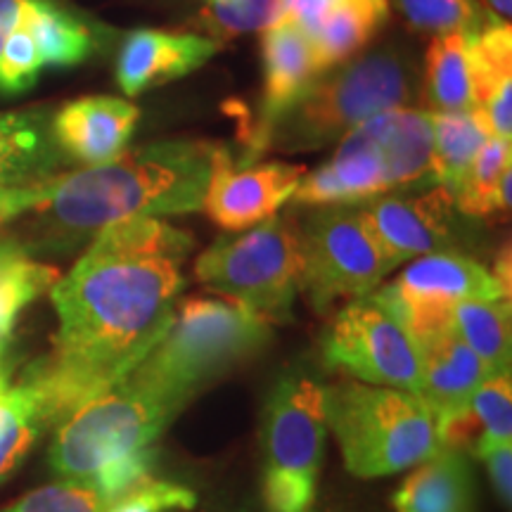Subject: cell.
<instances>
[{
  "label": "cell",
  "instance_id": "6da1fadb",
  "mask_svg": "<svg viewBox=\"0 0 512 512\" xmlns=\"http://www.w3.org/2000/svg\"><path fill=\"white\" fill-rule=\"evenodd\" d=\"M192 249L188 230L140 216L98 230L72 271L60 275L50 290L53 351L24 380L41 396L50 425L124 380L162 342Z\"/></svg>",
  "mask_w": 512,
  "mask_h": 512
},
{
  "label": "cell",
  "instance_id": "7a4b0ae2",
  "mask_svg": "<svg viewBox=\"0 0 512 512\" xmlns=\"http://www.w3.org/2000/svg\"><path fill=\"white\" fill-rule=\"evenodd\" d=\"M216 147L211 140L176 138L126 150L114 162L57 176L53 197L38 211L76 235L140 216L192 214L202 209Z\"/></svg>",
  "mask_w": 512,
  "mask_h": 512
},
{
  "label": "cell",
  "instance_id": "3957f363",
  "mask_svg": "<svg viewBox=\"0 0 512 512\" xmlns=\"http://www.w3.org/2000/svg\"><path fill=\"white\" fill-rule=\"evenodd\" d=\"M328 72L273 119L249 164L271 150L309 152L339 143L366 119L408 105L415 95V62L399 46L356 55Z\"/></svg>",
  "mask_w": 512,
  "mask_h": 512
},
{
  "label": "cell",
  "instance_id": "277c9868",
  "mask_svg": "<svg viewBox=\"0 0 512 512\" xmlns=\"http://www.w3.org/2000/svg\"><path fill=\"white\" fill-rule=\"evenodd\" d=\"M271 323L223 299L188 297L176 304L174 323L133 375L176 415L197 392L271 342Z\"/></svg>",
  "mask_w": 512,
  "mask_h": 512
},
{
  "label": "cell",
  "instance_id": "5b68a950",
  "mask_svg": "<svg viewBox=\"0 0 512 512\" xmlns=\"http://www.w3.org/2000/svg\"><path fill=\"white\" fill-rule=\"evenodd\" d=\"M430 157V114L408 105L394 107L339 140L328 162L304 174L290 202L297 207L368 202L432 181Z\"/></svg>",
  "mask_w": 512,
  "mask_h": 512
},
{
  "label": "cell",
  "instance_id": "8992f818",
  "mask_svg": "<svg viewBox=\"0 0 512 512\" xmlns=\"http://www.w3.org/2000/svg\"><path fill=\"white\" fill-rule=\"evenodd\" d=\"M325 420L354 477L411 470L439 451L437 415L418 394L342 380L325 387Z\"/></svg>",
  "mask_w": 512,
  "mask_h": 512
},
{
  "label": "cell",
  "instance_id": "52a82bcc",
  "mask_svg": "<svg viewBox=\"0 0 512 512\" xmlns=\"http://www.w3.org/2000/svg\"><path fill=\"white\" fill-rule=\"evenodd\" d=\"M302 273L299 226L290 214H275L235 238H221L195 261L197 280L207 290L271 325L292 318Z\"/></svg>",
  "mask_w": 512,
  "mask_h": 512
},
{
  "label": "cell",
  "instance_id": "ba28073f",
  "mask_svg": "<svg viewBox=\"0 0 512 512\" xmlns=\"http://www.w3.org/2000/svg\"><path fill=\"white\" fill-rule=\"evenodd\" d=\"M176 413L133 375L57 422L48 460L60 479L93 482L105 467L155 446Z\"/></svg>",
  "mask_w": 512,
  "mask_h": 512
},
{
  "label": "cell",
  "instance_id": "9c48e42d",
  "mask_svg": "<svg viewBox=\"0 0 512 512\" xmlns=\"http://www.w3.org/2000/svg\"><path fill=\"white\" fill-rule=\"evenodd\" d=\"M325 387L311 377L278 382L264 413V505L311 512L325 456Z\"/></svg>",
  "mask_w": 512,
  "mask_h": 512
},
{
  "label": "cell",
  "instance_id": "30bf717a",
  "mask_svg": "<svg viewBox=\"0 0 512 512\" xmlns=\"http://www.w3.org/2000/svg\"><path fill=\"white\" fill-rule=\"evenodd\" d=\"M302 292L318 313H330L337 299H358L375 292L387 261L361 219L358 204L316 207L299 226Z\"/></svg>",
  "mask_w": 512,
  "mask_h": 512
},
{
  "label": "cell",
  "instance_id": "8fae6325",
  "mask_svg": "<svg viewBox=\"0 0 512 512\" xmlns=\"http://www.w3.org/2000/svg\"><path fill=\"white\" fill-rule=\"evenodd\" d=\"M323 358L351 380L420 392V349L399 318L373 292L351 299L332 318L323 337Z\"/></svg>",
  "mask_w": 512,
  "mask_h": 512
},
{
  "label": "cell",
  "instance_id": "7c38bea8",
  "mask_svg": "<svg viewBox=\"0 0 512 512\" xmlns=\"http://www.w3.org/2000/svg\"><path fill=\"white\" fill-rule=\"evenodd\" d=\"M399 318L408 335L420 339L453 328V309L465 299H510L489 268L456 249L418 256L394 283L373 292Z\"/></svg>",
  "mask_w": 512,
  "mask_h": 512
},
{
  "label": "cell",
  "instance_id": "4fadbf2b",
  "mask_svg": "<svg viewBox=\"0 0 512 512\" xmlns=\"http://www.w3.org/2000/svg\"><path fill=\"white\" fill-rule=\"evenodd\" d=\"M358 211L389 271L418 256L453 249L456 242L460 211L453 192L439 183H430V190L387 192L361 202Z\"/></svg>",
  "mask_w": 512,
  "mask_h": 512
},
{
  "label": "cell",
  "instance_id": "5bb4252c",
  "mask_svg": "<svg viewBox=\"0 0 512 512\" xmlns=\"http://www.w3.org/2000/svg\"><path fill=\"white\" fill-rule=\"evenodd\" d=\"M304 174L306 166L287 162L238 166L230 150L219 145L211 157L202 209L216 226L242 233L278 214L292 200Z\"/></svg>",
  "mask_w": 512,
  "mask_h": 512
},
{
  "label": "cell",
  "instance_id": "9a60e30c",
  "mask_svg": "<svg viewBox=\"0 0 512 512\" xmlns=\"http://www.w3.org/2000/svg\"><path fill=\"white\" fill-rule=\"evenodd\" d=\"M261 55H264V100H261L259 117L245 131V155L238 166H249L256 145L273 119H278L294 100L302 98L320 74H325L309 34L290 19L264 31Z\"/></svg>",
  "mask_w": 512,
  "mask_h": 512
},
{
  "label": "cell",
  "instance_id": "2e32d148",
  "mask_svg": "<svg viewBox=\"0 0 512 512\" xmlns=\"http://www.w3.org/2000/svg\"><path fill=\"white\" fill-rule=\"evenodd\" d=\"M138 119L140 110L131 102L91 95L69 102L53 114V136L67 159L100 166L124 155Z\"/></svg>",
  "mask_w": 512,
  "mask_h": 512
},
{
  "label": "cell",
  "instance_id": "e0dca14e",
  "mask_svg": "<svg viewBox=\"0 0 512 512\" xmlns=\"http://www.w3.org/2000/svg\"><path fill=\"white\" fill-rule=\"evenodd\" d=\"M221 46L200 34H176L162 29L131 31L117 57V83L126 95H140L147 88L183 79Z\"/></svg>",
  "mask_w": 512,
  "mask_h": 512
},
{
  "label": "cell",
  "instance_id": "ac0fdd59",
  "mask_svg": "<svg viewBox=\"0 0 512 512\" xmlns=\"http://www.w3.org/2000/svg\"><path fill=\"white\" fill-rule=\"evenodd\" d=\"M422 382L418 396L434 415H446L463 406L482 384L491 370L463 342L456 328H446L418 342Z\"/></svg>",
  "mask_w": 512,
  "mask_h": 512
},
{
  "label": "cell",
  "instance_id": "d6986e66",
  "mask_svg": "<svg viewBox=\"0 0 512 512\" xmlns=\"http://www.w3.org/2000/svg\"><path fill=\"white\" fill-rule=\"evenodd\" d=\"M67 155L53 136V112L24 110L0 114V188L46 181L60 171Z\"/></svg>",
  "mask_w": 512,
  "mask_h": 512
},
{
  "label": "cell",
  "instance_id": "ffe728a7",
  "mask_svg": "<svg viewBox=\"0 0 512 512\" xmlns=\"http://www.w3.org/2000/svg\"><path fill=\"white\" fill-rule=\"evenodd\" d=\"M437 432L441 448L477 456L486 446L503 444L512 437V382L510 373L489 377L467 403L439 415Z\"/></svg>",
  "mask_w": 512,
  "mask_h": 512
},
{
  "label": "cell",
  "instance_id": "44dd1931",
  "mask_svg": "<svg viewBox=\"0 0 512 512\" xmlns=\"http://www.w3.org/2000/svg\"><path fill=\"white\" fill-rule=\"evenodd\" d=\"M394 512H477L475 479L465 453L439 448L415 465L392 498Z\"/></svg>",
  "mask_w": 512,
  "mask_h": 512
},
{
  "label": "cell",
  "instance_id": "7402d4cb",
  "mask_svg": "<svg viewBox=\"0 0 512 512\" xmlns=\"http://www.w3.org/2000/svg\"><path fill=\"white\" fill-rule=\"evenodd\" d=\"M24 27L34 38L43 64L74 67L86 62L98 48V29L57 0H29Z\"/></svg>",
  "mask_w": 512,
  "mask_h": 512
},
{
  "label": "cell",
  "instance_id": "603a6c76",
  "mask_svg": "<svg viewBox=\"0 0 512 512\" xmlns=\"http://www.w3.org/2000/svg\"><path fill=\"white\" fill-rule=\"evenodd\" d=\"M389 17V0H339L318 29L309 36L316 48L320 67L328 69L361 55L370 38L384 27Z\"/></svg>",
  "mask_w": 512,
  "mask_h": 512
},
{
  "label": "cell",
  "instance_id": "cb8c5ba5",
  "mask_svg": "<svg viewBox=\"0 0 512 512\" xmlns=\"http://www.w3.org/2000/svg\"><path fill=\"white\" fill-rule=\"evenodd\" d=\"M422 100L430 110L427 114L475 110L467 34H444L432 38L425 57Z\"/></svg>",
  "mask_w": 512,
  "mask_h": 512
},
{
  "label": "cell",
  "instance_id": "d4e9b609",
  "mask_svg": "<svg viewBox=\"0 0 512 512\" xmlns=\"http://www.w3.org/2000/svg\"><path fill=\"white\" fill-rule=\"evenodd\" d=\"M57 280V268L31 259L19 242L0 238V358L8 349L24 309L53 290Z\"/></svg>",
  "mask_w": 512,
  "mask_h": 512
},
{
  "label": "cell",
  "instance_id": "484cf974",
  "mask_svg": "<svg viewBox=\"0 0 512 512\" xmlns=\"http://www.w3.org/2000/svg\"><path fill=\"white\" fill-rule=\"evenodd\" d=\"M510 178H512V145L510 140L491 136L475 162L465 171L453 190L456 209L463 216H503L510 211Z\"/></svg>",
  "mask_w": 512,
  "mask_h": 512
},
{
  "label": "cell",
  "instance_id": "4316f807",
  "mask_svg": "<svg viewBox=\"0 0 512 512\" xmlns=\"http://www.w3.org/2000/svg\"><path fill=\"white\" fill-rule=\"evenodd\" d=\"M432 126V157L430 176L434 183L456 190L460 178L470 164L475 162L477 152L491 138L489 124L479 110L430 114Z\"/></svg>",
  "mask_w": 512,
  "mask_h": 512
},
{
  "label": "cell",
  "instance_id": "83f0119b",
  "mask_svg": "<svg viewBox=\"0 0 512 512\" xmlns=\"http://www.w3.org/2000/svg\"><path fill=\"white\" fill-rule=\"evenodd\" d=\"M453 328L491 375L510 373V299H465L453 309Z\"/></svg>",
  "mask_w": 512,
  "mask_h": 512
},
{
  "label": "cell",
  "instance_id": "f1b7e54d",
  "mask_svg": "<svg viewBox=\"0 0 512 512\" xmlns=\"http://www.w3.org/2000/svg\"><path fill=\"white\" fill-rule=\"evenodd\" d=\"M48 425L41 396L29 382L0 394V484L22 465Z\"/></svg>",
  "mask_w": 512,
  "mask_h": 512
},
{
  "label": "cell",
  "instance_id": "f546056e",
  "mask_svg": "<svg viewBox=\"0 0 512 512\" xmlns=\"http://www.w3.org/2000/svg\"><path fill=\"white\" fill-rule=\"evenodd\" d=\"M467 57H470L475 110H479L491 95L512 86L510 24H486L475 34H467Z\"/></svg>",
  "mask_w": 512,
  "mask_h": 512
},
{
  "label": "cell",
  "instance_id": "4dcf8cb0",
  "mask_svg": "<svg viewBox=\"0 0 512 512\" xmlns=\"http://www.w3.org/2000/svg\"><path fill=\"white\" fill-rule=\"evenodd\" d=\"M287 19V0H209V5L195 17L214 43L230 41L242 34L266 31Z\"/></svg>",
  "mask_w": 512,
  "mask_h": 512
},
{
  "label": "cell",
  "instance_id": "1f68e13d",
  "mask_svg": "<svg viewBox=\"0 0 512 512\" xmlns=\"http://www.w3.org/2000/svg\"><path fill=\"white\" fill-rule=\"evenodd\" d=\"M408 27L418 34H475L484 29L486 19L472 0H396Z\"/></svg>",
  "mask_w": 512,
  "mask_h": 512
},
{
  "label": "cell",
  "instance_id": "d6a6232c",
  "mask_svg": "<svg viewBox=\"0 0 512 512\" xmlns=\"http://www.w3.org/2000/svg\"><path fill=\"white\" fill-rule=\"evenodd\" d=\"M107 498L93 482L57 479L53 484L38 486L0 512H105Z\"/></svg>",
  "mask_w": 512,
  "mask_h": 512
},
{
  "label": "cell",
  "instance_id": "836d02e7",
  "mask_svg": "<svg viewBox=\"0 0 512 512\" xmlns=\"http://www.w3.org/2000/svg\"><path fill=\"white\" fill-rule=\"evenodd\" d=\"M197 494L188 486L147 475L124 494L112 498L105 512H190Z\"/></svg>",
  "mask_w": 512,
  "mask_h": 512
},
{
  "label": "cell",
  "instance_id": "e575fe53",
  "mask_svg": "<svg viewBox=\"0 0 512 512\" xmlns=\"http://www.w3.org/2000/svg\"><path fill=\"white\" fill-rule=\"evenodd\" d=\"M43 67L46 64L41 60V53L22 22L0 48V93L17 95L29 91Z\"/></svg>",
  "mask_w": 512,
  "mask_h": 512
},
{
  "label": "cell",
  "instance_id": "d590c367",
  "mask_svg": "<svg viewBox=\"0 0 512 512\" xmlns=\"http://www.w3.org/2000/svg\"><path fill=\"white\" fill-rule=\"evenodd\" d=\"M57 176L29 185H8V188H0V226L29 214V211L46 207L55 192Z\"/></svg>",
  "mask_w": 512,
  "mask_h": 512
},
{
  "label": "cell",
  "instance_id": "8d00e7d4",
  "mask_svg": "<svg viewBox=\"0 0 512 512\" xmlns=\"http://www.w3.org/2000/svg\"><path fill=\"white\" fill-rule=\"evenodd\" d=\"M477 458H482L486 467H489V479H491V484H494L498 501H501L503 508L508 510L510 501H512V446H510V441L486 446L484 451L477 453Z\"/></svg>",
  "mask_w": 512,
  "mask_h": 512
},
{
  "label": "cell",
  "instance_id": "74e56055",
  "mask_svg": "<svg viewBox=\"0 0 512 512\" xmlns=\"http://www.w3.org/2000/svg\"><path fill=\"white\" fill-rule=\"evenodd\" d=\"M339 0H287V19L313 36L323 17L335 8Z\"/></svg>",
  "mask_w": 512,
  "mask_h": 512
},
{
  "label": "cell",
  "instance_id": "f35d334b",
  "mask_svg": "<svg viewBox=\"0 0 512 512\" xmlns=\"http://www.w3.org/2000/svg\"><path fill=\"white\" fill-rule=\"evenodd\" d=\"M27 5L29 0H0V48H3L5 38L24 22Z\"/></svg>",
  "mask_w": 512,
  "mask_h": 512
}]
</instances>
